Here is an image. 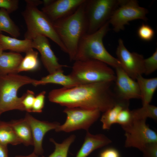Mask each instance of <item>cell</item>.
<instances>
[{
  "label": "cell",
  "mask_w": 157,
  "mask_h": 157,
  "mask_svg": "<svg viewBox=\"0 0 157 157\" xmlns=\"http://www.w3.org/2000/svg\"><path fill=\"white\" fill-rule=\"evenodd\" d=\"M49 83L59 84L66 88L72 87L79 85L69 75L64 74L63 70L49 74L42 77L40 80H36L32 84L37 86Z\"/></svg>",
  "instance_id": "ac0fdd59"
},
{
  "label": "cell",
  "mask_w": 157,
  "mask_h": 157,
  "mask_svg": "<svg viewBox=\"0 0 157 157\" xmlns=\"http://www.w3.org/2000/svg\"><path fill=\"white\" fill-rule=\"evenodd\" d=\"M85 0H53L42 11L53 23L73 13Z\"/></svg>",
  "instance_id": "4fadbf2b"
},
{
  "label": "cell",
  "mask_w": 157,
  "mask_h": 157,
  "mask_svg": "<svg viewBox=\"0 0 157 157\" xmlns=\"http://www.w3.org/2000/svg\"><path fill=\"white\" fill-rule=\"evenodd\" d=\"M24 118L30 125L32 131L34 147L33 152L37 155L43 154L42 142L44 135L48 131L55 130L60 125L57 122L40 121L27 113Z\"/></svg>",
  "instance_id": "9a60e30c"
},
{
  "label": "cell",
  "mask_w": 157,
  "mask_h": 157,
  "mask_svg": "<svg viewBox=\"0 0 157 157\" xmlns=\"http://www.w3.org/2000/svg\"><path fill=\"white\" fill-rule=\"evenodd\" d=\"M118 43L116 54L121 67L129 77L136 80L138 76L144 74V58L141 54L129 51L121 39H119Z\"/></svg>",
  "instance_id": "8fae6325"
},
{
  "label": "cell",
  "mask_w": 157,
  "mask_h": 157,
  "mask_svg": "<svg viewBox=\"0 0 157 157\" xmlns=\"http://www.w3.org/2000/svg\"><path fill=\"white\" fill-rule=\"evenodd\" d=\"M3 48L0 44V55L3 52Z\"/></svg>",
  "instance_id": "74e56055"
},
{
  "label": "cell",
  "mask_w": 157,
  "mask_h": 157,
  "mask_svg": "<svg viewBox=\"0 0 157 157\" xmlns=\"http://www.w3.org/2000/svg\"><path fill=\"white\" fill-rule=\"evenodd\" d=\"M74 61L69 75L79 84L115 80V72L104 62L94 59Z\"/></svg>",
  "instance_id": "5b68a950"
},
{
  "label": "cell",
  "mask_w": 157,
  "mask_h": 157,
  "mask_svg": "<svg viewBox=\"0 0 157 157\" xmlns=\"http://www.w3.org/2000/svg\"><path fill=\"white\" fill-rule=\"evenodd\" d=\"M32 40L33 48L39 51L42 62L49 74L62 70L63 67L66 66L59 63L47 38L39 35Z\"/></svg>",
  "instance_id": "5bb4252c"
},
{
  "label": "cell",
  "mask_w": 157,
  "mask_h": 157,
  "mask_svg": "<svg viewBox=\"0 0 157 157\" xmlns=\"http://www.w3.org/2000/svg\"><path fill=\"white\" fill-rule=\"evenodd\" d=\"M15 157H39L38 155L33 152L30 154L26 156H17Z\"/></svg>",
  "instance_id": "8d00e7d4"
},
{
  "label": "cell",
  "mask_w": 157,
  "mask_h": 157,
  "mask_svg": "<svg viewBox=\"0 0 157 157\" xmlns=\"http://www.w3.org/2000/svg\"><path fill=\"white\" fill-rule=\"evenodd\" d=\"M122 0H86L85 13L87 33H93L108 21Z\"/></svg>",
  "instance_id": "52a82bcc"
},
{
  "label": "cell",
  "mask_w": 157,
  "mask_h": 157,
  "mask_svg": "<svg viewBox=\"0 0 157 157\" xmlns=\"http://www.w3.org/2000/svg\"><path fill=\"white\" fill-rule=\"evenodd\" d=\"M63 112L67 115L65 123L55 130L57 132H69L80 129L88 131L90 127L99 118L101 112L78 107H66Z\"/></svg>",
  "instance_id": "ba28073f"
},
{
  "label": "cell",
  "mask_w": 157,
  "mask_h": 157,
  "mask_svg": "<svg viewBox=\"0 0 157 157\" xmlns=\"http://www.w3.org/2000/svg\"><path fill=\"white\" fill-rule=\"evenodd\" d=\"M0 44L3 50H9L17 52L26 53L33 48L32 40H20L0 34Z\"/></svg>",
  "instance_id": "d6986e66"
},
{
  "label": "cell",
  "mask_w": 157,
  "mask_h": 157,
  "mask_svg": "<svg viewBox=\"0 0 157 157\" xmlns=\"http://www.w3.org/2000/svg\"><path fill=\"white\" fill-rule=\"evenodd\" d=\"M75 138V135H71L61 143L56 142L53 138L50 139V141L55 145V149L54 151L48 157H67L70 146Z\"/></svg>",
  "instance_id": "4316f807"
},
{
  "label": "cell",
  "mask_w": 157,
  "mask_h": 157,
  "mask_svg": "<svg viewBox=\"0 0 157 157\" xmlns=\"http://www.w3.org/2000/svg\"><path fill=\"white\" fill-rule=\"evenodd\" d=\"M113 82L79 84L51 90L48 98L51 102L68 108L97 110L104 112L118 102L111 90Z\"/></svg>",
  "instance_id": "6da1fadb"
},
{
  "label": "cell",
  "mask_w": 157,
  "mask_h": 157,
  "mask_svg": "<svg viewBox=\"0 0 157 157\" xmlns=\"http://www.w3.org/2000/svg\"><path fill=\"white\" fill-rule=\"evenodd\" d=\"M26 6L22 13L26 25L25 39L32 40L38 35L49 38L56 43L65 53L67 50L54 27L53 22L37 6L43 3L40 0H25Z\"/></svg>",
  "instance_id": "3957f363"
},
{
  "label": "cell",
  "mask_w": 157,
  "mask_h": 157,
  "mask_svg": "<svg viewBox=\"0 0 157 157\" xmlns=\"http://www.w3.org/2000/svg\"><path fill=\"white\" fill-rule=\"evenodd\" d=\"M148 10L139 6L136 0H122L108 20L116 32L124 29L125 26L129 24V22L137 19L147 21L146 15Z\"/></svg>",
  "instance_id": "9c48e42d"
},
{
  "label": "cell",
  "mask_w": 157,
  "mask_h": 157,
  "mask_svg": "<svg viewBox=\"0 0 157 157\" xmlns=\"http://www.w3.org/2000/svg\"><path fill=\"white\" fill-rule=\"evenodd\" d=\"M129 102L119 101L113 107L104 112L100 119L102 124V129H109L111 126L115 123L119 112L124 108L129 107Z\"/></svg>",
  "instance_id": "7402d4cb"
},
{
  "label": "cell",
  "mask_w": 157,
  "mask_h": 157,
  "mask_svg": "<svg viewBox=\"0 0 157 157\" xmlns=\"http://www.w3.org/2000/svg\"><path fill=\"white\" fill-rule=\"evenodd\" d=\"M99 157H120V156L119 151L116 149L109 148L102 151Z\"/></svg>",
  "instance_id": "e575fe53"
},
{
  "label": "cell",
  "mask_w": 157,
  "mask_h": 157,
  "mask_svg": "<svg viewBox=\"0 0 157 157\" xmlns=\"http://www.w3.org/2000/svg\"><path fill=\"white\" fill-rule=\"evenodd\" d=\"M10 122L22 143L26 146L33 145V141L31 129L25 119L13 120Z\"/></svg>",
  "instance_id": "44dd1931"
},
{
  "label": "cell",
  "mask_w": 157,
  "mask_h": 157,
  "mask_svg": "<svg viewBox=\"0 0 157 157\" xmlns=\"http://www.w3.org/2000/svg\"><path fill=\"white\" fill-rule=\"evenodd\" d=\"M36 80L17 74L0 76V116L3 113L12 110L25 111L22 104L24 94L19 97L18 91L22 86L33 84Z\"/></svg>",
  "instance_id": "8992f818"
},
{
  "label": "cell",
  "mask_w": 157,
  "mask_h": 157,
  "mask_svg": "<svg viewBox=\"0 0 157 157\" xmlns=\"http://www.w3.org/2000/svg\"><path fill=\"white\" fill-rule=\"evenodd\" d=\"M142 152L144 157H157V142L147 144Z\"/></svg>",
  "instance_id": "836d02e7"
},
{
  "label": "cell",
  "mask_w": 157,
  "mask_h": 157,
  "mask_svg": "<svg viewBox=\"0 0 157 157\" xmlns=\"http://www.w3.org/2000/svg\"><path fill=\"white\" fill-rule=\"evenodd\" d=\"M38 59V52L31 49L26 53L17 70V73L23 71H33L40 67Z\"/></svg>",
  "instance_id": "cb8c5ba5"
},
{
  "label": "cell",
  "mask_w": 157,
  "mask_h": 157,
  "mask_svg": "<svg viewBox=\"0 0 157 157\" xmlns=\"http://www.w3.org/2000/svg\"><path fill=\"white\" fill-rule=\"evenodd\" d=\"M7 145L0 142V157H8Z\"/></svg>",
  "instance_id": "d590c367"
},
{
  "label": "cell",
  "mask_w": 157,
  "mask_h": 157,
  "mask_svg": "<svg viewBox=\"0 0 157 157\" xmlns=\"http://www.w3.org/2000/svg\"><path fill=\"white\" fill-rule=\"evenodd\" d=\"M46 92L43 91L35 97L33 106L32 112L40 113L42 112L44 105Z\"/></svg>",
  "instance_id": "4dcf8cb0"
},
{
  "label": "cell",
  "mask_w": 157,
  "mask_h": 157,
  "mask_svg": "<svg viewBox=\"0 0 157 157\" xmlns=\"http://www.w3.org/2000/svg\"><path fill=\"white\" fill-rule=\"evenodd\" d=\"M142 105L149 104L157 88V78H147L142 75L137 78Z\"/></svg>",
  "instance_id": "ffe728a7"
},
{
  "label": "cell",
  "mask_w": 157,
  "mask_h": 157,
  "mask_svg": "<svg viewBox=\"0 0 157 157\" xmlns=\"http://www.w3.org/2000/svg\"><path fill=\"white\" fill-rule=\"evenodd\" d=\"M24 94L22 104L25 111L28 113L31 112L35 99V93L33 91L27 90Z\"/></svg>",
  "instance_id": "1f68e13d"
},
{
  "label": "cell",
  "mask_w": 157,
  "mask_h": 157,
  "mask_svg": "<svg viewBox=\"0 0 157 157\" xmlns=\"http://www.w3.org/2000/svg\"><path fill=\"white\" fill-rule=\"evenodd\" d=\"M85 1L73 13L53 23L71 61H74L79 42L87 32L85 13Z\"/></svg>",
  "instance_id": "7a4b0ae2"
},
{
  "label": "cell",
  "mask_w": 157,
  "mask_h": 157,
  "mask_svg": "<svg viewBox=\"0 0 157 157\" xmlns=\"http://www.w3.org/2000/svg\"><path fill=\"white\" fill-rule=\"evenodd\" d=\"M133 120L144 119L149 117L157 119V107L149 104L142 105L140 108L131 111Z\"/></svg>",
  "instance_id": "484cf974"
},
{
  "label": "cell",
  "mask_w": 157,
  "mask_h": 157,
  "mask_svg": "<svg viewBox=\"0 0 157 157\" xmlns=\"http://www.w3.org/2000/svg\"><path fill=\"white\" fill-rule=\"evenodd\" d=\"M23 58L18 53L3 52L0 55V76L17 74V69Z\"/></svg>",
  "instance_id": "e0dca14e"
},
{
  "label": "cell",
  "mask_w": 157,
  "mask_h": 157,
  "mask_svg": "<svg viewBox=\"0 0 157 157\" xmlns=\"http://www.w3.org/2000/svg\"><path fill=\"white\" fill-rule=\"evenodd\" d=\"M0 142L6 145H15L22 143L10 122L0 120Z\"/></svg>",
  "instance_id": "603a6c76"
},
{
  "label": "cell",
  "mask_w": 157,
  "mask_h": 157,
  "mask_svg": "<svg viewBox=\"0 0 157 157\" xmlns=\"http://www.w3.org/2000/svg\"><path fill=\"white\" fill-rule=\"evenodd\" d=\"M3 31L8 33L14 38L20 35L19 30L9 15V14L3 8L0 9V32Z\"/></svg>",
  "instance_id": "d4e9b609"
},
{
  "label": "cell",
  "mask_w": 157,
  "mask_h": 157,
  "mask_svg": "<svg viewBox=\"0 0 157 157\" xmlns=\"http://www.w3.org/2000/svg\"><path fill=\"white\" fill-rule=\"evenodd\" d=\"M137 34L142 40L149 41L153 38L155 32L153 29L147 24H142L138 28Z\"/></svg>",
  "instance_id": "f546056e"
},
{
  "label": "cell",
  "mask_w": 157,
  "mask_h": 157,
  "mask_svg": "<svg viewBox=\"0 0 157 157\" xmlns=\"http://www.w3.org/2000/svg\"><path fill=\"white\" fill-rule=\"evenodd\" d=\"M19 2L18 0H0V7L5 10L9 14L18 9Z\"/></svg>",
  "instance_id": "d6a6232c"
},
{
  "label": "cell",
  "mask_w": 157,
  "mask_h": 157,
  "mask_svg": "<svg viewBox=\"0 0 157 157\" xmlns=\"http://www.w3.org/2000/svg\"><path fill=\"white\" fill-rule=\"evenodd\" d=\"M111 142V140L104 134L93 135L87 131L84 142L76 157H87L94 150Z\"/></svg>",
  "instance_id": "2e32d148"
},
{
  "label": "cell",
  "mask_w": 157,
  "mask_h": 157,
  "mask_svg": "<svg viewBox=\"0 0 157 157\" xmlns=\"http://www.w3.org/2000/svg\"><path fill=\"white\" fill-rule=\"evenodd\" d=\"M146 120H133L130 126L123 129L125 147L135 148L142 151L147 144L157 142V134L147 125Z\"/></svg>",
  "instance_id": "30bf717a"
},
{
  "label": "cell",
  "mask_w": 157,
  "mask_h": 157,
  "mask_svg": "<svg viewBox=\"0 0 157 157\" xmlns=\"http://www.w3.org/2000/svg\"><path fill=\"white\" fill-rule=\"evenodd\" d=\"M144 74L149 75L157 69V49L150 57L144 59Z\"/></svg>",
  "instance_id": "f1b7e54d"
},
{
  "label": "cell",
  "mask_w": 157,
  "mask_h": 157,
  "mask_svg": "<svg viewBox=\"0 0 157 157\" xmlns=\"http://www.w3.org/2000/svg\"><path fill=\"white\" fill-rule=\"evenodd\" d=\"M108 21L96 31L86 33L81 39L74 61L94 59L105 63L115 68L121 67L117 58L106 50L103 43V39L110 30Z\"/></svg>",
  "instance_id": "277c9868"
},
{
  "label": "cell",
  "mask_w": 157,
  "mask_h": 157,
  "mask_svg": "<svg viewBox=\"0 0 157 157\" xmlns=\"http://www.w3.org/2000/svg\"><path fill=\"white\" fill-rule=\"evenodd\" d=\"M133 120L131 110H130L128 107L124 108L119 112L115 123L120 124L123 129L130 126Z\"/></svg>",
  "instance_id": "83f0119b"
},
{
  "label": "cell",
  "mask_w": 157,
  "mask_h": 157,
  "mask_svg": "<svg viewBox=\"0 0 157 157\" xmlns=\"http://www.w3.org/2000/svg\"><path fill=\"white\" fill-rule=\"evenodd\" d=\"M116 79L115 95L119 101H129L132 99H140L137 81L129 77L121 67L115 68Z\"/></svg>",
  "instance_id": "7c38bea8"
}]
</instances>
